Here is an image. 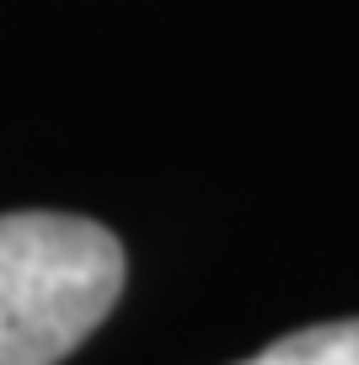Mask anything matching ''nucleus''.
<instances>
[{
	"label": "nucleus",
	"instance_id": "obj_1",
	"mask_svg": "<svg viewBox=\"0 0 359 365\" xmlns=\"http://www.w3.org/2000/svg\"><path fill=\"white\" fill-rule=\"evenodd\" d=\"M124 247L86 215H0V365H59L113 312Z\"/></svg>",
	"mask_w": 359,
	"mask_h": 365
},
{
	"label": "nucleus",
	"instance_id": "obj_2",
	"mask_svg": "<svg viewBox=\"0 0 359 365\" xmlns=\"http://www.w3.org/2000/svg\"><path fill=\"white\" fill-rule=\"evenodd\" d=\"M241 365H359V317L301 328V333L269 344L263 354H252Z\"/></svg>",
	"mask_w": 359,
	"mask_h": 365
}]
</instances>
